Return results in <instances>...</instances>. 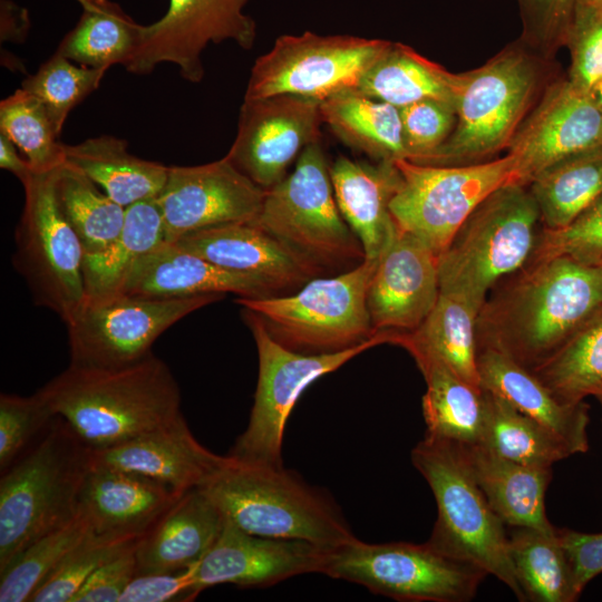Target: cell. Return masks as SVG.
Here are the masks:
<instances>
[{
	"label": "cell",
	"mask_w": 602,
	"mask_h": 602,
	"mask_svg": "<svg viewBox=\"0 0 602 602\" xmlns=\"http://www.w3.org/2000/svg\"><path fill=\"white\" fill-rule=\"evenodd\" d=\"M602 304V272L566 256L532 261L501 280L476 320L477 349L528 370L550 359Z\"/></svg>",
	"instance_id": "cell-1"
},
{
	"label": "cell",
	"mask_w": 602,
	"mask_h": 602,
	"mask_svg": "<svg viewBox=\"0 0 602 602\" xmlns=\"http://www.w3.org/2000/svg\"><path fill=\"white\" fill-rule=\"evenodd\" d=\"M38 391L93 450L122 444L183 416L178 385L153 352L118 368L69 365Z\"/></svg>",
	"instance_id": "cell-2"
},
{
	"label": "cell",
	"mask_w": 602,
	"mask_h": 602,
	"mask_svg": "<svg viewBox=\"0 0 602 602\" xmlns=\"http://www.w3.org/2000/svg\"><path fill=\"white\" fill-rule=\"evenodd\" d=\"M200 489L224 517L255 535L302 540L328 548L357 538L333 498L284 466L226 455Z\"/></svg>",
	"instance_id": "cell-3"
},
{
	"label": "cell",
	"mask_w": 602,
	"mask_h": 602,
	"mask_svg": "<svg viewBox=\"0 0 602 602\" xmlns=\"http://www.w3.org/2000/svg\"><path fill=\"white\" fill-rule=\"evenodd\" d=\"M91 463V449L56 416L40 439L1 473L0 572L79 513Z\"/></svg>",
	"instance_id": "cell-4"
},
{
	"label": "cell",
	"mask_w": 602,
	"mask_h": 602,
	"mask_svg": "<svg viewBox=\"0 0 602 602\" xmlns=\"http://www.w3.org/2000/svg\"><path fill=\"white\" fill-rule=\"evenodd\" d=\"M548 60L520 40L483 66L460 74L455 128L446 143L423 164H476L508 149L550 82Z\"/></svg>",
	"instance_id": "cell-5"
},
{
	"label": "cell",
	"mask_w": 602,
	"mask_h": 602,
	"mask_svg": "<svg viewBox=\"0 0 602 602\" xmlns=\"http://www.w3.org/2000/svg\"><path fill=\"white\" fill-rule=\"evenodd\" d=\"M538 206L525 185L509 183L486 196L438 256L440 293L480 310L488 292L526 265L541 230Z\"/></svg>",
	"instance_id": "cell-6"
},
{
	"label": "cell",
	"mask_w": 602,
	"mask_h": 602,
	"mask_svg": "<svg viewBox=\"0 0 602 602\" xmlns=\"http://www.w3.org/2000/svg\"><path fill=\"white\" fill-rule=\"evenodd\" d=\"M411 462L437 504V520L427 542L447 555L478 565L524 601L509 555L506 525L474 479L459 445L426 434L411 450Z\"/></svg>",
	"instance_id": "cell-7"
},
{
	"label": "cell",
	"mask_w": 602,
	"mask_h": 602,
	"mask_svg": "<svg viewBox=\"0 0 602 602\" xmlns=\"http://www.w3.org/2000/svg\"><path fill=\"white\" fill-rule=\"evenodd\" d=\"M378 261L330 278L311 279L294 294L239 298L283 346L302 353L338 352L356 347L373 332L367 305Z\"/></svg>",
	"instance_id": "cell-8"
},
{
	"label": "cell",
	"mask_w": 602,
	"mask_h": 602,
	"mask_svg": "<svg viewBox=\"0 0 602 602\" xmlns=\"http://www.w3.org/2000/svg\"><path fill=\"white\" fill-rule=\"evenodd\" d=\"M322 574L406 602L470 601L487 573L428 542L366 543L358 538L329 552Z\"/></svg>",
	"instance_id": "cell-9"
},
{
	"label": "cell",
	"mask_w": 602,
	"mask_h": 602,
	"mask_svg": "<svg viewBox=\"0 0 602 602\" xmlns=\"http://www.w3.org/2000/svg\"><path fill=\"white\" fill-rule=\"evenodd\" d=\"M245 318L259 357V376L249 424L229 455L250 463L283 466L282 445L287 420L307 387L361 352L390 341V331L338 352L309 355L279 342L250 310Z\"/></svg>",
	"instance_id": "cell-10"
},
{
	"label": "cell",
	"mask_w": 602,
	"mask_h": 602,
	"mask_svg": "<svg viewBox=\"0 0 602 602\" xmlns=\"http://www.w3.org/2000/svg\"><path fill=\"white\" fill-rule=\"evenodd\" d=\"M251 223L317 265L365 260L359 240L339 211L320 142L305 147L293 171L265 191Z\"/></svg>",
	"instance_id": "cell-11"
},
{
	"label": "cell",
	"mask_w": 602,
	"mask_h": 602,
	"mask_svg": "<svg viewBox=\"0 0 602 602\" xmlns=\"http://www.w3.org/2000/svg\"><path fill=\"white\" fill-rule=\"evenodd\" d=\"M57 169L35 173L22 185L25 205L16 229L12 263L33 301L68 324L85 301V251L60 208L55 185Z\"/></svg>",
	"instance_id": "cell-12"
},
{
	"label": "cell",
	"mask_w": 602,
	"mask_h": 602,
	"mask_svg": "<svg viewBox=\"0 0 602 602\" xmlns=\"http://www.w3.org/2000/svg\"><path fill=\"white\" fill-rule=\"evenodd\" d=\"M394 162L401 185L391 200V215L399 229L417 236L437 256L486 196L503 185L517 184L509 154L468 165Z\"/></svg>",
	"instance_id": "cell-13"
},
{
	"label": "cell",
	"mask_w": 602,
	"mask_h": 602,
	"mask_svg": "<svg viewBox=\"0 0 602 602\" xmlns=\"http://www.w3.org/2000/svg\"><path fill=\"white\" fill-rule=\"evenodd\" d=\"M390 41L311 31L279 37L251 70L244 100L294 95L319 103L357 89Z\"/></svg>",
	"instance_id": "cell-14"
},
{
	"label": "cell",
	"mask_w": 602,
	"mask_h": 602,
	"mask_svg": "<svg viewBox=\"0 0 602 602\" xmlns=\"http://www.w3.org/2000/svg\"><path fill=\"white\" fill-rule=\"evenodd\" d=\"M224 295L167 299L119 294L85 301L66 324L70 365L118 368L135 363L152 353L153 343L169 327Z\"/></svg>",
	"instance_id": "cell-15"
},
{
	"label": "cell",
	"mask_w": 602,
	"mask_h": 602,
	"mask_svg": "<svg viewBox=\"0 0 602 602\" xmlns=\"http://www.w3.org/2000/svg\"><path fill=\"white\" fill-rule=\"evenodd\" d=\"M250 0H169L164 16L144 26L140 45L125 67L146 75L164 62L174 64L182 78L197 84L204 77L202 54L210 43L234 41L250 50L256 23L243 9Z\"/></svg>",
	"instance_id": "cell-16"
},
{
	"label": "cell",
	"mask_w": 602,
	"mask_h": 602,
	"mask_svg": "<svg viewBox=\"0 0 602 602\" xmlns=\"http://www.w3.org/2000/svg\"><path fill=\"white\" fill-rule=\"evenodd\" d=\"M322 123L320 103L313 99L276 95L244 100L235 139L225 156L268 191L288 175L305 147L320 142Z\"/></svg>",
	"instance_id": "cell-17"
},
{
	"label": "cell",
	"mask_w": 602,
	"mask_h": 602,
	"mask_svg": "<svg viewBox=\"0 0 602 602\" xmlns=\"http://www.w3.org/2000/svg\"><path fill=\"white\" fill-rule=\"evenodd\" d=\"M265 191L223 158L196 166H168L157 195L165 242L202 229L252 222Z\"/></svg>",
	"instance_id": "cell-18"
},
{
	"label": "cell",
	"mask_w": 602,
	"mask_h": 602,
	"mask_svg": "<svg viewBox=\"0 0 602 602\" xmlns=\"http://www.w3.org/2000/svg\"><path fill=\"white\" fill-rule=\"evenodd\" d=\"M602 145V113L567 77L550 81L515 134L508 153L517 184L579 152Z\"/></svg>",
	"instance_id": "cell-19"
},
{
	"label": "cell",
	"mask_w": 602,
	"mask_h": 602,
	"mask_svg": "<svg viewBox=\"0 0 602 602\" xmlns=\"http://www.w3.org/2000/svg\"><path fill=\"white\" fill-rule=\"evenodd\" d=\"M302 540L249 533L225 517L223 527L196 565L200 591L217 584L266 588L305 573H322L329 552Z\"/></svg>",
	"instance_id": "cell-20"
},
{
	"label": "cell",
	"mask_w": 602,
	"mask_h": 602,
	"mask_svg": "<svg viewBox=\"0 0 602 602\" xmlns=\"http://www.w3.org/2000/svg\"><path fill=\"white\" fill-rule=\"evenodd\" d=\"M439 294L438 256L417 236L398 227L368 288L373 332L415 330L431 312Z\"/></svg>",
	"instance_id": "cell-21"
},
{
	"label": "cell",
	"mask_w": 602,
	"mask_h": 602,
	"mask_svg": "<svg viewBox=\"0 0 602 602\" xmlns=\"http://www.w3.org/2000/svg\"><path fill=\"white\" fill-rule=\"evenodd\" d=\"M172 243L226 270L258 279L271 291L305 283L318 271L311 260L251 222L202 229Z\"/></svg>",
	"instance_id": "cell-22"
},
{
	"label": "cell",
	"mask_w": 602,
	"mask_h": 602,
	"mask_svg": "<svg viewBox=\"0 0 602 602\" xmlns=\"http://www.w3.org/2000/svg\"><path fill=\"white\" fill-rule=\"evenodd\" d=\"M91 458L96 464L154 479L179 494L202 487L225 460L196 440L184 416L113 447L91 449Z\"/></svg>",
	"instance_id": "cell-23"
},
{
	"label": "cell",
	"mask_w": 602,
	"mask_h": 602,
	"mask_svg": "<svg viewBox=\"0 0 602 602\" xmlns=\"http://www.w3.org/2000/svg\"><path fill=\"white\" fill-rule=\"evenodd\" d=\"M181 495L143 475L93 462L79 511L97 534L140 537Z\"/></svg>",
	"instance_id": "cell-24"
},
{
	"label": "cell",
	"mask_w": 602,
	"mask_h": 602,
	"mask_svg": "<svg viewBox=\"0 0 602 602\" xmlns=\"http://www.w3.org/2000/svg\"><path fill=\"white\" fill-rule=\"evenodd\" d=\"M330 174L339 211L358 237L365 260L379 261L398 231L390 212L401 185L395 162L370 164L340 156L330 165Z\"/></svg>",
	"instance_id": "cell-25"
},
{
	"label": "cell",
	"mask_w": 602,
	"mask_h": 602,
	"mask_svg": "<svg viewBox=\"0 0 602 602\" xmlns=\"http://www.w3.org/2000/svg\"><path fill=\"white\" fill-rule=\"evenodd\" d=\"M229 292L240 298L272 295L258 279L226 270L175 243L164 242L137 262L122 294L173 299Z\"/></svg>",
	"instance_id": "cell-26"
},
{
	"label": "cell",
	"mask_w": 602,
	"mask_h": 602,
	"mask_svg": "<svg viewBox=\"0 0 602 602\" xmlns=\"http://www.w3.org/2000/svg\"><path fill=\"white\" fill-rule=\"evenodd\" d=\"M477 370L482 389L501 396L546 427L573 455L588 452L590 407L584 400L561 401L531 370L493 349H477Z\"/></svg>",
	"instance_id": "cell-27"
},
{
	"label": "cell",
	"mask_w": 602,
	"mask_h": 602,
	"mask_svg": "<svg viewBox=\"0 0 602 602\" xmlns=\"http://www.w3.org/2000/svg\"><path fill=\"white\" fill-rule=\"evenodd\" d=\"M224 515L200 489L182 494L137 540V573L175 572L196 564L217 538Z\"/></svg>",
	"instance_id": "cell-28"
},
{
	"label": "cell",
	"mask_w": 602,
	"mask_h": 602,
	"mask_svg": "<svg viewBox=\"0 0 602 602\" xmlns=\"http://www.w3.org/2000/svg\"><path fill=\"white\" fill-rule=\"evenodd\" d=\"M458 445L474 479L505 525L555 530L545 513L552 467L511 460L482 444Z\"/></svg>",
	"instance_id": "cell-29"
},
{
	"label": "cell",
	"mask_w": 602,
	"mask_h": 602,
	"mask_svg": "<svg viewBox=\"0 0 602 602\" xmlns=\"http://www.w3.org/2000/svg\"><path fill=\"white\" fill-rule=\"evenodd\" d=\"M65 157L124 207L156 198L168 173V166L130 154L126 140L110 135L65 145Z\"/></svg>",
	"instance_id": "cell-30"
},
{
	"label": "cell",
	"mask_w": 602,
	"mask_h": 602,
	"mask_svg": "<svg viewBox=\"0 0 602 602\" xmlns=\"http://www.w3.org/2000/svg\"><path fill=\"white\" fill-rule=\"evenodd\" d=\"M164 242L163 219L155 198L126 207L119 235L104 250L84 255L85 301L122 294L137 262Z\"/></svg>",
	"instance_id": "cell-31"
},
{
	"label": "cell",
	"mask_w": 602,
	"mask_h": 602,
	"mask_svg": "<svg viewBox=\"0 0 602 602\" xmlns=\"http://www.w3.org/2000/svg\"><path fill=\"white\" fill-rule=\"evenodd\" d=\"M460 80V74L449 72L407 45L390 41L357 90L397 108L425 99L455 106Z\"/></svg>",
	"instance_id": "cell-32"
},
{
	"label": "cell",
	"mask_w": 602,
	"mask_h": 602,
	"mask_svg": "<svg viewBox=\"0 0 602 602\" xmlns=\"http://www.w3.org/2000/svg\"><path fill=\"white\" fill-rule=\"evenodd\" d=\"M410 355L427 387L423 397L426 434L462 445L479 444L484 425L482 390L441 359L421 351Z\"/></svg>",
	"instance_id": "cell-33"
},
{
	"label": "cell",
	"mask_w": 602,
	"mask_h": 602,
	"mask_svg": "<svg viewBox=\"0 0 602 602\" xmlns=\"http://www.w3.org/2000/svg\"><path fill=\"white\" fill-rule=\"evenodd\" d=\"M478 312L463 297L440 293L424 322L412 331H390V343L409 353L421 351L441 359L465 381L482 390L477 370Z\"/></svg>",
	"instance_id": "cell-34"
},
{
	"label": "cell",
	"mask_w": 602,
	"mask_h": 602,
	"mask_svg": "<svg viewBox=\"0 0 602 602\" xmlns=\"http://www.w3.org/2000/svg\"><path fill=\"white\" fill-rule=\"evenodd\" d=\"M320 108L323 123L343 144L376 162L407 159L399 108L357 89L329 97Z\"/></svg>",
	"instance_id": "cell-35"
},
{
	"label": "cell",
	"mask_w": 602,
	"mask_h": 602,
	"mask_svg": "<svg viewBox=\"0 0 602 602\" xmlns=\"http://www.w3.org/2000/svg\"><path fill=\"white\" fill-rule=\"evenodd\" d=\"M76 1L82 9L81 16L56 54L90 68L126 67L140 45L144 26L111 0Z\"/></svg>",
	"instance_id": "cell-36"
},
{
	"label": "cell",
	"mask_w": 602,
	"mask_h": 602,
	"mask_svg": "<svg viewBox=\"0 0 602 602\" xmlns=\"http://www.w3.org/2000/svg\"><path fill=\"white\" fill-rule=\"evenodd\" d=\"M527 187L538 206L543 229L564 227L602 193V145L556 162Z\"/></svg>",
	"instance_id": "cell-37"
},
{
	"label": "cell",
	"mask_w": 602,
	"mask_h": 602,
	"mask_svg": "<svg viewBox=\"0 0 602 602\" xmlns=\"http://www.w3.org/2000/svg\"><path fill=\"white\" fill-rule=\"evenodd\" d=\"M509 555L524 601L573 602L579 599L557 528L511 527Z\"/></svg>",
	"instance_id": "cell-38"
},
{
	"label": "cell",
	"mask_w": 602,
	"mask_h": 602,
	"mask_svg": "<svg viewBox=\"0 0 602 602\" xmlns=\"http://www.w3.org/2000/svg\"><path fill=\"white\" fill-rule=\"evenodd\" d=\"M483 435L479 444L493 453L526 465L552 467L573 455L546 427L524 415L501 396L482 389Z\"/></svg>",
	"instance_id": "cell-39"
},
{
	"label": "cell",
	"mask_w": 602,
	"mask_h": 602,
	"mask_svg": "<svg viewBox=\"0 0 602 602\" xmlns=\"http://www.w3.org/2000/svg\"><path fill=\"white\" fill-rule=\"evenodd\" d=\"M56 194L85 254L108 246L122 232L126 207L111 200L86 174L68 163L56 172Z\"/></svg>",
	"instance_id": "cell-40"
},
{
	"label": "cell",
	"mask_w": 602,
	"mask_h": 602,
	"mask_svg": "<svg viewBox=\"0 0 602 602\" xmlns=\"http://www.w3.org/2000/svg\"><path fill=\"white\" fill-rule=\"evenodd\" d=\"M532 372L563 402L592 396L602 383V304Z\"/></svg>",
	"instance_id": "cell-41"
},
{
	"label": "cell",
	"mask_w": 602,
	"mask_h": 602,
	"mask_svg": "<svg viewBox=\"0 0 602 602\" xmlns=\"http://www.w3.org/2000/svg\"><path fill=\"white\" fill-rule=\"evenodd\" d=\"M0 134L18 147L36 174L55 171L66 163L65 144L59 142L46 107L22 88L0 103Z\"/></svg>",
	"instance_id": "cell-42"
},
{
	"label": "cell",
	"mask_w": 602,
	"mask_h": 602,
	"mask_svg": "<svg viewBox=\"0 0 602 602\" xmlns=\"http://www.w3.org/2000/svg\"><path fill=\"white\" fill-rule=\"evenodd\" d=\"M91 531L79 511L70 522L27 546L0 572V601L30 602L67 553Z\"/></svg>",
	"instance_id": "cell-43"
},
{
	"label": "cell",
	"mask_w": 602,
	"mask_h": 602,
	"mask_svg": "<svg viewBox=\"0 0 602 602\" xmlns=\"http://www.w3.org/2000/svg\"><path fill=\"white\" fill-rule=\"evenodd\" d=\"M106 71L78 65L55 52L22 81L21 88L43 104L60 135L69 113L99 87Z\"/></svg>",
	"instance_id": "cell-44"
},
{
	"label": "cell",
	"mask_w": 602,
	"mask_h": 602,
	"mask_svg": "<svg viewBox=\"0 0 602 602\" xmlns=\"http://www.w3.org/2000/svg\"><path fill=\"white\" fill-rule=\"evenodd\" d=\"M139 537L89 532L62 559L30 602H72L74 596L104 563Z\"/></svg>",
	"instance_id": "cell-45"
},
{
	"label": "cell",
	"mask_w": 602,
	"mask_h": 602,
	"mask_svg": "<svg viewBox=\"0 0 602 602\" xmlns=\"http://www.w3.org/2000/svg\"><path fill=\"white\" fill-rule=\"evenodd\" d=\"M556 256L586 266H596L602 260V193L564 227L541 229L528 262Z\"/></svg>",
	"instance_id": "cell-46"
},
{
	"label": "cell",
	"mask_w": 602,
	"mask_h": 602,
	"mask_svg": "<svg viewBox=\"0 0 602 602\" xmlns=\"http://www.w3.org/2000/svg\"><path fill=\"white\" fill-rule=\"evenodd\" d=\"M56 415L40 395L0 396V469L4 472L31 446L33 438L48 428Z\"/></svg>",
	"instance_id": "cell-47"
},
{
	"label": "cell",
	"mask_w": 602,
	"mask_h": 602,
	"mask_svg": "<svg viewBox=\"0 0 602 602\" xmlns=\"http://www.w3.org/2000/svg\"><path fill=\"white\" fill-rule=\"evenodd\" d=\"M564 47L571 57L567 79L591 94L602 78V0H579Z\"/></svg>",
	"instance_id": "cell-48"
},
{
	"label": "cell",
	"mask_w": 602,
	"mask_h": 602,
	"mask_svg": "<svg viewBox=\"0 0 602 602\" xmlns=\"http://www.w3.org/2000/svg\"><path fill=\"white\" fill-rule=\"evenodd\" d=\"M407 159L423 164L450 137L457 120L454 105L425 99L399 108Z\"/></svg>",
	"instance_id": "cell-49"
},
{
	"label": "cell",
	"mask_w": 602,
	"mask_h": 602,
	"mask_svg": "<svg viewBox=\"0 0 602 602\" xmlns=\"http://www.w3.org/2000/svg\"><path fill=\"white\" fill-rule=\"evenodd\" d=\"M523 31L521 41L551 59L564 47L579 0H517Z\"/></svg>",
	"instance_id": "cell-50"
},
{
	"label": "cell",
	"mask_w": 602,
	"mask_h": 602,
	"mask_svg": "<svg viewBox=\"0 0 602 602\" xmlns=\"http://www.w3.org/2000/svg\"><path fill=\"white\" fill-rule=\"evenodd\" d=\"M196 564L175 572L136 574L119 602H186L200 593Z\"/></svg>",
	"instance_id": "cell-51"
},
{
	"label": "cell",
	"mask_w": 602,
	"mask_h": 602,
	"mask_svg": "<svg viewBox=\"0 0 602 602\" xmlns=\"http://www.w3.org/2000/svg\"><path fill=\"white\" fill-rule=\"evenodd\" d=\"M136 542L98 567L72 602H119L137 573Z\"/></svg>",
	"instance_id": "cell-52"
},
{
	"label": "cell",
	"mask_w": 602,
	"mask_h": 602,
	"mask_svg": "<svg viewBox=\"0 0 602 602\" xmlns=\"http://www.w3.org/2000/svg\"><path fill=\"white\" fill-rule=\"evenodd\" d=\"M557 534L567 556L575 588L581 594L584 586L602 573V533L557 528Z\"/></svg>",
	"instance_id": "cell-53"
},
{
	"label": "cell",
	"mask_w": 602,
	"mask_h": 602,
	"mask_svg": "<svg viewBox=\"0 0 602 602\" xmlns=\"http://www.w3.org/2000/svg\"><path fill=\"white\" fill-rule=\"evenodd\" d=\"M18 147L0 134V167L13 174L25 185L35 174L29 162Z\"/></svg>",
	"instance_id": "cell-54"
},
{
	"label": "cell",
	"mask_w": 602,
	"mask_h": 602,
	"mask_svg": "<svg viewBox=\"0 0 602 602\" xmlns=\"http://www.w3.org/2000/svg\"><path fill=\"white\" fill-rule=\"evenodd\" d=\"M1 20L12 21V23L1 25L2 39L7 40L12 35L13 21L14 37L21 38L22 35L27 33L29 26L27 11L9 0H1Z\"/></svg>",
	"instance_id": "cell-55"
},
{
	"label": "cell",
	"mask_w": 602,
	"mask_h": 602,
	"mask_svg": "<svg viewBox=\"0 0 602 602\" xmlns=\"http://www.w3.org/2000/svg\"><path fill=\"white\" fill-rule=\"evenodd\" d=\"M591 96H592L595 105L598 106V108L602 113V78L596 82V85L591 90Z\"/></svg>",
	"instance_id": "cell-56"
},
{
	"label": "cell",
	"mask_w": 602,
	"mask_h": 602,
	"mask_svg": "<svg viewBox=\"0 0 602 602\" xmlns=\"http://www.w3.org/2000/svg\"><path fill=\"white\" fill-rule=\"evenodd\" d=\"M592 396H594L599 400L602 408V383L596 387Z\"/></svg>",
	"instance_id": "cell-57"
},
{
	"label": "cell",
	"mask_w": 602,
	"mask_h": 602,
	"mask_svg": "<svg viewBox=\"0 0 602 602\" xmlns=\"http://www.w3.org/2000/svg\"><path fill=\"white\" fill-rule=\"evenodd\" d=\"M596 266H598V268L601 270V272H602V260L599 262V264H598Z\"/></svg>",
	"instance_id": "cell-58"
}]
</instances>
